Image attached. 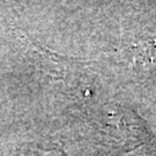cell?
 I'll return each mask as SVG.
<instances>
[{
	"mask_svg": "<svg viewBox=\"0 0 156 156\" xmlns=\"http://www.w3.org/2000/svg\"><path fill=\"white\" fill-rule=\"evenodd\" d=\"M42 156H68L62 151V148H55V149H50V151H45Z\"/></svg>",
	"mask_w": 156,
	"mask_h": 156,
	"instance_id": "1",
	"label": "cell"
}]
</instances>
